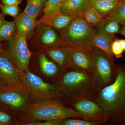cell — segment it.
Wrapping results in <instances>:
<instances>
[{
  "instance_id": "5b68a950",
  "label": "cell",
  "mask_w": 125,
  "mask_h": 125,
  "mask_svg": "<svg viewBox=\"0 0 125 125\" xmlns=\"http://www.w3.org/2000/svg\"><path fill=\"white\" fill-rule=\"evenodd\" d=\"M91 52L93 75L98 92L111 84L115 79L117 74L116 64L114 58L98 48L94 47Z\"/></svg>"
},
{
  "instance_id": "3957f363",
  "label": "cell",
  "mask_w": 125,
  "mask_h": 125,
  "mask_svg": "<svg viewBox=\"0 0 125 125\" xmlns=\"http://www.w3.org/2000/svg\"><path fill=\"white\" fill-rule=\"evenodd\" d=\"M78 118L85 120L82 114L66 106L57 99L36 101L29 104L23 110L20 120L21 125L37 121Z\"/></svg>"
},
{
  "instance_id": "603a6c76",
  "label": "cell",
  "mask_w": 125,
  "mask_h": 125,
  "mask_svg": "<svg viewBox=\"0 0 125 125\" xmlns=\"http://www.w3.org/2000/svg\"><path fill=\"white\" fill-rule=\"evenodd\" d=\"M81 15L87 22L94 27L99 24L104 19L102 15L92 6Z\"/></svg>"
},
{
  "instance_id": "83f0119b",
  "label": "cell",
  "mask_w": 125,
  "mask_h": 125,
  "mask_svg": "<svg viewBox=\"0 0 125 125\" xmlns=\"http://www.w3.org/2000/svg\"><path fill=\"white\" fill-rule=\"evenodd\" d=\"M4 108L1 106L0 108V122L4 125H13L14 123L13 118L8 112L4 110Z\"/></svg>"
},
{
  "instance_id": "8992f818",
  "label": "cell",
  "mask_w": 125,
  "mask_h": 125,
  "mask_svg": "<svg viewBox=\"0 0 125 125\" xmlns=\"http://www.w3.org/2000/svg\"><path fill=\"white\" fill-rule=\"evenodd\" d=\"M21 88L34 101L58 100L55 84L45 83L28 69L21 72Z\"/></svg>"
},
{
  "instance_id": "f1b7e54d",
  "label": "cell",
  "mask_w": 125,
  "mask_h": 125,
  "mask_svg": "<svg viewBox=\"0 0 125 125\" xmlns=\"http://www.w3.org/2000/svg\"><path fill=\"white\" fill-rule=\"evenodd\" d=\"M112 50L114 58H119L122 56L124 51L119 42L118 39L116 38L113 43Z\"/></svg>"
},
{
  "instance_id": "52a82bcc",
  "label": "cell",
  "mask_w": 125,
  "mask_h": 125,
  "mask_svg": "<svg viewBox=\"0 0 125 125\" xmlns=\"http://www.w3.org/2000/svg\"><path fill=\"white\" fill-rule=\"evenodd\" d=\"M26 39L15 34L11 40L5 43L2 53L20 72L28 69L32 55Z\"/></svg>"
},
{
  "instance_id": "6da1fadb",
  "label": "cell",
  "mask_w": 125,
  "mask_h": 125,
  "mask_svg": "<svg viewBox=\"0 0 125 125\" xmlns=\"http://www.w3.org/2000/svg\"><path fill=\"white\" fill-rule=\"evenodd\" d=\"M58 100L72 104L81 100L96 101L97 88L93 75L70 67L62 71L54 84Z\"/></svg>"
},
{
  "instance_id": "7c38bea8",
  "label": "cell",
  "mask_w": 125,
  "mask_h": 125,
  "mask_svg": "<svg viewBox=\"0 0 125 125\" xmlns=\"http://www.w3.org/2000/svg\"><path fill=\"white\" fill-rule=\"evenodd\" d=\"M70 67L93 75L91 50L71 49Z\"/></svg>"
},
{
  "instance_id": "7402d4cb",
  "label": "cell",
  "mask_w": 125,
  "mask_h": 125,
  "mask_svg": "<svg viewBox=\"0 0 125 125\" xmlns=\"http://www.w3.org/2000/svg\"><path fill=\"white\" fill-rule=\"evenodd\" d=\"M66 0H48L43 8L42 16L49 17L60 13L61 9Z\"/></svg>"
},
{
  "instance_id": "e0dca14e",
  "label": "cell",
  "mask_w": 125,
  "mask_h": 125,
  "mask_svg": "<svg viewBox=\"0 0 125 125\" xmlns=\"http://www.w3.org/2000/svg\"><path fill=\"white\" fill-rule=\"evenodd\" d=\"M116 38V36L114 34H96L94 39V46L101 49L109 57L114 59L112 52V46Z\"/></svg>"
},
{
  "instance_id": "cb8c5ba5",
  "label": "cell",
  "mask_w": 125,
  "mask_h": 125,
  "mask_svg": "<svg viewBox=\"0 0 125 125\" xmlns=\"http://www.w3.org/2000/svg\"><path fill=\"white\" fill-rule=\"evenodd\" d=\"M15 34L16 27L14 21H7L0 28V42L3 41H10Z\"/></svg>"
},
{
  "instance_id": "f35d334b",
  "label": "cell",
  "mask_w": 125,
  "mask_h": 125,
  "mask_svg": "<svg viewBox=\"0 0 125 125\" xmlns=\"http://www.w3.org/2000/svg\"><path fill=\"white\" fill-rule=\"evenodd\" d=\"M0 125H3V123H1V122H0Z\"/></svg>"
},
{
  "instance_id": "836d02e7",
  "label": "cell",
  "mask_w": 125,
  "mask_h": 125,
  "mask_svg": "<svg viewBox=\"0 0 125 125\" xmlns=\"http://www.w3.org/2000/svg\"><path fill=\"white\" fill-rule=\"evenodd\" d=\"M119 33L125 37V26L122 27Z\"/></svg>"
},
{
  "instance_id": "74e56055",
  "label": "cell",
  "mask_w": 125,
  "mask_h": 125,
  "mask_svg": "<svg viewBox=\"0 0 125 125\" xmlns=\"http://www.w3.org/2000/svg\"><path fill=\"white\" fill-rule=\"evenodd\" d=\"M121 1L122 3H125V0H121Z\"/></svg>"
},
{
  "instance_id": "ac0fdd59",
  "label": "cell",
  "mask_w": 125,
  "mask_h": 125,
  "mask_svg": "<svg viewBox=\"0 0 125 125\" xmlns=\"http://www.w3.org/2000/svg\"><path fill=\"white\" fill-rule=\"evenodd\" d=\"M39 62L40 69L45 75L51 78H56L57 79L62 70L56 64L50 60L43 53L39 55Z\"/></svg>"
},
{
  "instance_id": "d590c367",
  "label": "cell",
  "mask_w": 125,
  "mask_h": 125,
  "mask_svg": "<svg viewBox=\"0 0 125 125\" xmlns=\"http://www.w3.org/2000/svg\"><path fill=\"white\" fill-rule=\"evenodd\" d=\"M7 84L0 78V87L7 85Z\"/></svg>"
},
{
  "instance_id": "5bb4252c",
  "label": "cell",
  "mask_w": 125,
  "mask_h": 125,
  "mask_svg": "<svg viewBox=\"0 0 125 125\" xmlns=\"http://www.w3.org/2000/svg\"><path fill=\"white\" fill-rule=\"evenodd\" d=\"M16 34L27 38L31 36L37 27L36 21L24 13L14 18Z\"/></svg>"
},
{
  "instance_id": "e575fe53",
  "label": "cell",
  "mask_w": 125,
  "mask_h": 125,
  "mask_svg": "<svg viewBox=\"0 0 125 125\" xmlns=\"http://www.w3.org/2000/svg\"><path fill=\"white\" fill-rule=\"evenodd\" d=\"M5 43L0 42V54L2 53L5 46Z\"/></svg>"
},
{
  "instance_id": "8d00e7d4",
  "label": "cell",
  "mask_w": 125,
  "mask_h": 125,
  "mask_svg": "<svg viewBox=\"0 0 125 125\" xmlns=\"http://www.w3.org/2000/svg\"><path fill=\"white\" fill-rule=\"evenodd\" d=\"M99 0L103 1H106V2H113L115 1H121V0Z\"/></svg>"
},
{
  "instance_id": "9a60e30c",
  "label": "cell",
  "mask_w": 125,
  "mask_h": 125,
  "mask_svg": "<svg viewBox=\"0 0 125 125\" xmlns=\"http://www.w3.org/2000/svg\"><path fill=\"white\" fill-rule=\"evenodd\" d=\"M75 16L60 12L52 17L42 16L39 20L36 21V23L37 26L46 25L60 31L67 27Z\"/></svg>"
},
{
  "instance_id": "277c9868",
  "label": "cell",
  "mask_w": 125,
  "mask_h": 125,
  "mask_svg": "<svg viewBox=\"0 0 125 125\" xmlns=\"http://www.w3.org/2000/svg\"><path fill=\"white\" fill-rule=\"evenodd\" d=\"M59 31L63 42L71 49L91 51L94 47L95 28L81 15L76 16L67 27Z\"/></svg>"
},
{
  "instance_id": "4316f807",
  "label": "cell",
  "mask_w": 125,
  "mask_h": 125,
  "mask_svg": "<svg viewBox=\"0 0 125 125\" xmlns=\"http://www.w3.org/2000/svg\"><path fill=\"white\" fill-rule=\"evenodd\" d=\"M0 9L5 15L10 16L14 18L17 17L20 13L21 9L18 6L6 5L0 4Z\"/></svg>"
},
{
  "instance_id": "d4e9b609",
  "label": "cell",
  "mask_w": 125,
  "mask_h": 125,
  "mask_svg": "<svg viewBox=\"0 0 125 125\" xmlns=\"http://www.w3.org/2000/svg\"><path fill=\"white\" fill-rule=\"evenodd\" d=\"M105 19L116 21L122 26H125V3H121Z\"/></svg>"
},
{
  "instance_id": "4fadbf2b",
  "label": "cell",
  "mask_w": 125,
  "mask_h": 125,
  "mask_svg": "<svg viewBox=\"0 0 125 125\" xmlns=\"http://www.w3.org/2000/svg\"><path fill=\"white\" fill-rule=\"evenodd\" d=\"M42 51L46 53L62 70L70 68L71 49L65 44Z\"/></svg>"
},
{
  "instance_id": "ffe728a7",
  "label": "cell",
  "mask_w": 125,
  "mask_h": 125,
  "mask_svg": "<svg viewBox=\"0 0 125 125\" xmlns=\"http://www.w3.org/2000/svg\"><path fill=\"white\" fill-rule=\"evenodd\" d=\"M92 6L94 7L105 19L118 7L121 1L109 2L99 0H90Z\"/></svg>"
},
{
  "instance_id": "f546056e",
  "label": "cell",
  "mask_w": 125,
  "mask_h": 125,
  "mask_svg": "<svg viewBox=\"0 0 125 125\" xmlns=\"http://www.w3.org/2000/svg\"><path fill=\"white\" fill-rule=\"evenodd\" d=\"M64 120H51L37 121L23 124L22 125H60Z\"/></svg>"
},
{
  "instance_id": "9c48e42d",
  "label": "cell",
  "mask_w": 125,
  "mask_h": 125,
  "mask_svg": "<svg viewBox=\"0 0 125 125\" xmlns=\"http://www.w3.org/2000/svg\"><path fill=\"white\" fill-rule=\"evenodd\" d=\"M37 27L30 36H32L31 44L36 49L42 50L65 44L60 35L52 27L46 25H40Z\"/></svg>"
},
{
  "instance_id": "4dcf8cb0",
  "label": "cell",
  "mask_w": 125,
  "mask_h": 125,
  "mask_svg": "<svg viewBox=\"0 0 125 125\" xmlns=\"http://www.w3.org/2000/svg\"><path fill=\"white\" fill-rule=\"evenodd\" d=\"M22 1V0H0L1 4L10 6H18Z\"/></svg>"
},
{
  "instance_id": "44dd1931",
  "label": "cell",
  "mask_w": 125,
  "mask_h": 125,
  "mask_svg": "<svg viewBox=\"0 0 125 125\" xmlns=\"http://www.w3.org/2000/svg\"><path fill=\"white\" fill-rule=\"evenodd\" d=\"M46 2V0H27V5L23 13L36 20L43 9Z\"/></svg>"
},
{
  "instance_id": "8fae6325",
  "label": "cell",
  "mask_w": 125,
  "mask_h": 125,
  "mask_svg": "<svg viewBox=\"0 0 125 125\" xmlns=\"http://www.w3.org/2000/svg\"><path fill=\"white\" fill-rule=\"evenodd\" d=\"M0 78L7 85L21 88V72L2 53L0 54Z\"/></svg>"
},
{
  "instance_id": "ba28073f",
  "label": "cell",
  "mask_w": 125,
  "mask_h": 125,
  "mask_svg": "<svg viewBox=\"0 0 125 125\" xmlns=\"http://www.w3.org/2000/svg\"><path fill=\"white\" fill-rule=\"evenodd\" d=\"M28 97L18 86L7 85L0 87V106L9 111L24 109L29 104Z\"/></svg>"
},
{
  "instance_id": "1f68e13d",
  "label": "cell",
  "mask_w": 125,
  "mask_h": 125,
  "mask_svg": "<svg viewBox=\"0 0 125 125\" xmlns=\"http://www.w3.org/2000/svg\"><path fill=\"white\" fill-rule=\"evenodd\" d=\"M5 17L6 15L2 13V12H0V28L7 22L5 19Z\"/></svg>"
},
{
  "instance_id": "30bf717a",
  "label": "cell",
  "mask_w": 125,
  "mask_h": 125,
  "mask_svg": "<svg viewBox=\"0 0 125 125\" xmlns=\"http://www.w3.org/2000/svg\"><path fill=\"white\" fill-rule=\"evenodd\" d=\"M72 108L82 114L86 120L107 123L109 118L106 112L96 101L81 99L71 104Z\"/></svg>"
},
{
  "instance_id": "2e32d148",
  "label": "cell",
  "mask_w": 125,
  "mask_h": 125,
  "mask_svg": "<svg viewBox=\"0 0 125 125\" xmlns=\"http://www.w3.org/2000/svg\"><path fill=\"white\" fill-rule=\"evenodd\" d=\"M91 6L90 0H66L60 12L76 16L83 13Z\"/></svg>"
},
{
  "instance_id": "d6986e66",
  "label": "cell",
  "mask_w": 125,
  "mask_h": 125,
  "mask_svg": "<svg viewBox=\"0 0 125 125\" xmlns=\"http://www.w3.org/2000/svg\"><path fill=\"white\" fill-rule=\"evenodd\" d=\"M119 23L111 20L104 19L95 28L96 34H114L119 33L122 27Z\"/></svg>"
},
{
  "instance_id": "484cf974",
  "label": "cell",
  "mask_w": 125,
  "mask_h": 125,
  "mask_svg": "<svg viewBox=\"0 0 125 125\" xmlns=\"http://www.w3.org/2000/svg\"><path fill=\"white\" fill-rule=\"evenodd\" d=\"M103 123L78 118H68L63 120L60 125H100Z\"/></svg>"
},
{
  "instance_id": "d6a6232c",
  "label": "cell",
  "mask_w": 125,
  "mask_h": 125,
  "mask_svg": "<svg viewBox=\"0 0 125 125\" xmlns=\"http://www.w3.org/2000/svg\"><path fill=\"white\" fill-rule=\"evenodd\" d=\"M119 42L120 43L121 46L123 49L124 52H125V39H119Z\"/></svg>"
},
{
  "instance_id": "7a4b0ae2",
  "label": "cell",
  "mask_w": 125,
  "mask_h": 125,
  "mask_svg": "<svg viewBox=\"0 0 125 125\" xmlns=\"http://www.w3.org/2000/svg\"><path fill=\"white\" fill-rule=\"evenodd\" d=\"M116 66L115 79L98 92L96 101L107 114V125H125V65Z\"/></svg>"
}]
</instances>
